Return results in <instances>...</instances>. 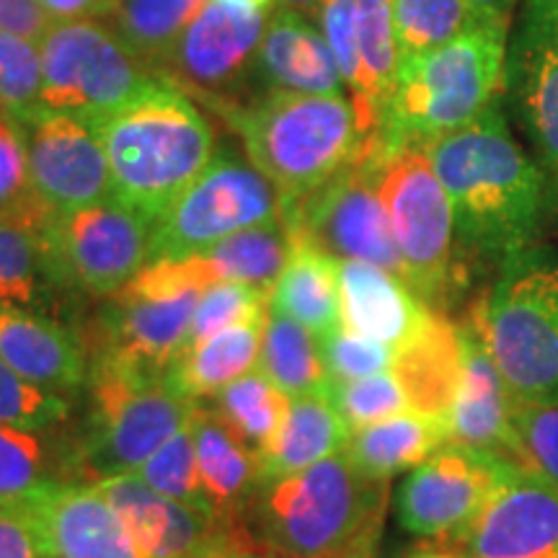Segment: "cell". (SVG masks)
Returning a JSON list of instances; mask_svg holds the SVG:
<instances>
[{
  "label": "cell",
  "instance_id": "cell-11",
  "mask_svg": "<svg viewBox=\"0 0 558 558\" xmlns=\"http://www.w3.org/2000/svg\"><path fill=\"white\" fill-rule=\"evenodd\" d=\"M292 233L339 262H365L393 271L407 282L386 205L378 192V156L347 166L308 197L284 207Z\"/></svg>",
  "mask_w": 558,
  "mask_h": 558
},
{
  "label": "cell",
  "instance_id": "cell-2",
  "mask_svg": "<svg viewBox=\"0 0 558 558\" xmlns=\"http://www.w3.org/2000/svg\"><path fill=\"white\" fill-rule=\"evenodd\" d=\"M388 499L390 481L365 476L341 450L262 484L241 518L262 548L284 558H375Z\"/></svg>",
  "mask_w": 558,
  "mask_h": 558
},
{
  "label": "cell",
  "instance_id": "cell-52",
  "mask_svg": "<svg viewBox=\"0 0 558 558\" xmlns=\"http://www.w3.org/2000/svg\"><path fill=\"white\" fill-rule=\"evenodd\" d=\"M230 558H284V556L271 554V550L262 548V546H251L246 550H239V554H233Z\"/></svg>",
  "mask_w": 558,
  "mask_h": 558
},
{
  "label": "cell",
  "instance_id": "cell-34",
  "mask_svg": "<svg viewBox=\"0 0 558 558\" xmlns=\"http://www.w3.org/2000/svg\"><path fill=\"white\" fill-rule=\"evenodd\" d=\"M259 369L290 399L329 390L331 386L320 360L318 339L298 320L275 308H269L267 316Z\"/></svg>",
  "mask_w": 558,
  "mask_h": 558
},
{
  "label": "cell",
  "instance_id": "cell-15",
  "mask_svg": "<svg viewBox=\"0 0 558 558\" xmlns=\"http://www.w3.org/2000/svg\"><path fill=\"white\" fill-rule=\"evenodd\" d=\"M512 460V458H509ZM507 458L448 442L418 463L396 494V518L416 538L450 543L486 505Z\"/></svg>",
  "mask_w": 558,
  "mask_h": 558
},
{
  "label": "cell",
  "instance_id": "cell-37",
  "mask_svg": "<svg viewBox=\"0 0 558 558\" xmlns=\"http://www.w3.org/2000/svg\"><path fill=\"white\" fill-rule=\"evenodd\" d=\"M476 21L463 0H393V32L401 60L456 39Z\"/></svg>",
  "mask_w": 558,
  "mask_h": 558
},
{
  "label": "cell",
  "instance_id": "cell-29",
  "mask_svg": "<svg viewBox=\"0 0 558 558\" xmlns=\"http://www.w3.org/2000/svg\"><path fill=\"white\" fill-rule=\"evenodd\" d=\"M290 256L271 288L269 308L324 339L339 329V259L290 230Z\"/></svg>",
  "mask_w": 558,
  "mask_h": 558
},
{
  "label": "cell",
  "instance_id": "cell-32",
  "mask_svg": "<svg viewBox=\"0 0 558 558\" xmlns=\"http://www.w3.org/2000/svg\"><path fill=\"white\" fill-rule=\"evenodd\" d=\"M75 442L0 424V501H24L54 484H78ZM83 484V481H81Z\"/></svg>",
  "mask_w": 558,
  "mask_h": 558
},
{
  "label": "cell",
  "instance_id": "cell-4",
  "mask_svg": "<svg viewBox=\"0 0 558 558\" xmlns=\"http://www.w3.org/2000/svg\"><path fill=\"white\" fill-rule=\"evenodd\" d=\"M512 24L514 19H476L456 39L401 60L378 156L403 145L424 148L501 101Z\"/></svg>",
  "mask_w": 558,
  "mask_h": 558
},
{
  "label": "cell",
  "instance_id": "cell-35",
  "mask_svg": "<svg viewBox=\"0 0 558 558\" xmlns=\"http://www.w3.org/2000/svg\"><path fill=\"white\" fill-rule=\"evenodd\" d=\"M292 399L282 393L259 367L233 380L215 396L213 409L256 456L269 448L288 416Z\"/></svg>",
  "mask_w": 558,
  "mask_h": 558
},
{
  "label": "cell",
  "instance_id": "cell-39",
  "mask_svg": "<svg viewBox=\"0 0 558 558\" xmlns=\"http://www.w3.org/2000/svg\"><path fill=\"white\" fill-rule=\"evenodd\" d=\"M271 292L246 282H218L199 295L197 308H194L190 337L184 349H192L202 341L218 337V333L235 329V326L254 324V320L267 318ZM181 349V352H184Z\"/></svg>",
  "mask_w": 558,
  "mask_h": 558
},
{
  "label": "cell",
  "instance_id": "cell-1",
  "mask_svg": "<svg viewBox=\"0 0 558 558\" xmlns=\"http://www.w3.org/2000/svg\"><path fill=\"white\" fill-rule=\"evenodd\" d=\"M424 150L450 197L460 248L499 269L535 246L554 197L538 160L509 130L501 101Z\"/></svg>",
  "mask_w": 558,
  "mask_h": 558
},
{
  "label": "cell",
  "instance_id": "cell-3",
  "mask_svg": "<svg viewBox=\"0 0 558 558\" xmlns=\"http://www.w3.org/2000/svg\"><path fill=\"white\" fill-rule=\"evenodd\" d=\"M88 128L107 153L114 199L150 222L213 163V128L166 75Z\"/></svg>",
  "mask_w": 558,
  "mask_h": 558
},
{
  "label": "cell",
  "instance_id": "cell-24",
  "mask_svg": "<svg viewBox=\"0 0 558 558\" xmlns=\"http://www.w3.org/2000/svg\"><path fill=\"white\" fill-rule=\"evenodd\" d=\"M256 73L271 90L311 96H344V78L329 41L303 13L277 9L264 29Z\"/></svg>",
  "mask_w": 558,
  "mask_h": 558
},
{
  "label": "cell",
  "instance_id": "cell-6",
  "mask_svg": "<svg viewBox=\"0 0 558 558\" xmlns=\"http://www.w3.org/2000/svg\"><path fill=\"white\" fill-rule=\"evenodd\" d=\"M471 320L514 401H558L556 251L530 246L509 256Z\"/></svg>",
  "mask_w": 558,
  "mask_h": 558
},
{
  "label": "cell",
  "instance_id": "cell-5",
  "mask_svg": "<svg viewBox=\"0 0 558 558\" xmlns=\"http://www.w3.org/2000/svg\"><path fill=\"white\" fill-rule=\"evenodd\" d=\"M251 163L282 194L284 207L320 190L354 160L375 156L347 96L269 90L228 117Z\"/></svg>",
  "mask_w": 558,
  "mask_h": 558
},
{
  "label": "cell",
  "instance_id": "cell-53",
  "mask_svg": "<svg viewBox=\"0 0 558 558\" xmlns=\"http://www.w3.org/2000/svg\"><path fill=\"white\" fill-rule=\"evenodd\" d=\"M233 3H246V5H254V9L269 11V5L275 3V0H233Z\"/></svg>",
  "mask_w": 558,
  "mask_h": 558
},
{
  "label": "cell",
  "instance_id": "cell-36",
  "mask_svg": "<svg viewBox=\"0 0 558 558\" xmlns=\"http://www.w3.org/2000/svg\"><path fill=\"white\" fill-rule=\"evenodd\" d=\"M318 29L329 41L333 60L341 70V78L349 88V99L357 111V122L362 135H365L369 150L373 148V120H369V94L365 62H362L360 47V21H357V0H326L318 13Z\"/></svg>",
  "mask_w": 558,
  "mask_h": 558
},
{
  "label": "cell",
  "instance_id": "cell-45",
  "mask_svg": "<svg viewBox=\"0 0 558 558\" xmlns=\"http://www.w3.org/2000/svg\"><path fill=\"white\" fill-rule=\"evenodd\" d=\"M318 349L331 383L360 380L369 378V375L386 373V369L393 367L396 357V349L341 329V326L337 331H331L329 337L318 339Z\"/></svg>",
  "mask_w": 558,
  "mask_h": 558
},
{
  "label": "cell",
  "instance_id": "cell-41",
  "mask_svg": "<svg viewBox=\"0 0 558 558\" xmlns=\"http://www.w3.org/2000/svg\"><path fill=\"white\" fill-rule=\"evenodd\" d=\"M50 218L32 186L24 130L0 114V220L45 226Z\"/></svg>",
  "mask_w": 558,
  "mask_h": 558
},
{
  "label": "cell",
  "instance_id": "cell-47",
  "mask_svg": "<svg viewBox=\"0 0 558 558\" xmlns=\"http://www.w3.org/2000/svg\"><path fill=\"white\" fill-rule=\"evenodd\" d=\"M50 26L52 19L41 9L39 0H0V32L3 34L41 41Z\"/></svg>",
  "mask_w": 558,
  "mask_h": 558
},
{
  "label": "cell",
  "instance_id": "cell-8",
  "mask_svg": "<svg viewBox=\"0 0 558 558\" xmlns=\"http://www.w3.org/2000/svg\"><path fill=\"white\" fill-rule=\"evenodd\" d=\"M378 192L386 205L407 284L424 303L445 305L460 288L456 215L442 181L418 145L378 156Z\"/></svg>",
  "mask_w": 558,
  "mask_h": 558
},
{
  "label": "cell",
  "instance_id": "cell-28",
  "mask_svg": "<svg viewBox=\"0 0 558 558\" xmlns=\"http://www.w3.org/2000/svg\"><path fill=\"white\" fill-rule=\"evenodd\" d=\"M349 437L352 432L333 407L329 390L298 396L292 399L277 437L259 456V486L295 476L320 460L337 456L347 448Z\"/></svg>",
  "mask_w": 558,
  "mask_h": 558
},
{
  "label": "cell",
  "instance_id": "cell-31",
  "mask_svg": "<svg viewBox=\"0 0 558 558\" xmlns=\"http://www.w3.org/2000/svg\"><path fill=\"white\" fill-rule=\"evenodd\" d=\"M448 442L450 432L445 418L403 411V414L352 432L344 450L365 476L390 481L401 471L416 469Z\"/></svg>",
  "mask_w": 558,
  "mask_h": 558
},
{
  "label": "cell",
  "instance_id": "cell-26",
  "mask_svg": "<svg viewBox=\"0 0 558 558\" xmlns=\"http://www.w3.org/2000/svg\"><path fill=\"white\" fill-rule=\"evenodd\" d=\"M70 292L54 264L45 226L0 220V313L26 311L62 320Z\"/></svg>",
  "mask_w": 558,
  "mask_h": 558
},
{
  "label": "cell",
  "instance_id": "cell-22",
  "mask_svg": "<svg viewBox=\"0 0 558 558\" xmlns=\"http://www.w3.org/2000/svg\"><path fill=\"white\" fill-rule=\"evenodd\" d=\"M432 308L393 271L365 262H339L341 329L399 349L422 329Z\"/></svg>",
  "mask_w": 558,
  "mask_h": 558
},
{
  "label": "cell",
  "instance_id": "cell-48",
  "mask_svg": "<svg viewBox=\"0 0 558 558\" xmlns=\"http://www.w3.org/2000/svg\"><path fill=\"white\" fill-rule=\"evenodd\" d=\"M41 9L52 19V24L62 21H104L114 9L117 0H39Z\"/></svg>",
  "mask_w": 558,
  "mask_h": 558
},
{
  "label": "cell",
  "instance_id": "cell-27",
  "mask_svg": "<svg viewBox=\"0 0 558 558\" xmlns=\"http://www.w3.org/2000/svg\"><path fill=\"white\" fill-rule=\"evenodd\" d=\"M190 429L207 505L220 514L241 518L259 486V456L209 407H194Z\"/></svg>",
  "mask_w": 558,
  "mask_h": 558
},
{
  "label": "cell",
  "instance_id": "cell-46",
  "mask_svg": "<svg viewBox=\"0 0 558 558\" xmlns=\"http://www.w3.org/2000/svg\"><path fill=\"white\" fill-rule=\"evenodd\" d=\"M0 558H47L24 501H0Z\"/></svg>",
  "mask_w": 558,
  "mask_h": 558
},
{
  "label": "cell",
  "instance_id": "cell-20",
  "mask_svg": "<svg viewBox=\"0 0 558 558\" xmlns=\"http://www.w3.org/2000/svg\"><path fill=\"white\" fill-rule=\"evenodd\" d=\"M47 558H140L96 484H54L24 499Z\"/></svg>",
  "mask_w": 558,
  "mask_h": 558
},
{
  "label": "cell",
  "instance_id": "cell-40",
  "mask_svg": "<svg viewBox=\"0 0 558 558\" xmlns=\"http://www.w3.org/2000/svg\"><path fill=\"white\" fill-rule=\"evenodd\" d=\"M509 458L558 486V401H514Z\"/></svg>",
  "mask_w": 558,
  "mask_h": 558
},
{
  "label": "cell",
  "instance_id": "cell-25",
  "mask_svg": "<svg viewBox=\"0 0 558 558\" xmlns=\"http://www.w3.org/2000/svg\"><path fill=\"white\" fill-rule=\"evenodd\" d=\"M393 375L401 383L409 411L445 418L463 380V337L460 326L432 308L424 326L396 349Z\"/></svg>",
  "mask_w": 558,
  "mask_h": 558
},
{
  "label": "cell",
  "instance_id": "cell-51",
  "mask_svg": "<svg viewBox=\"0 0 558 558\" xmlns=\"http://www.w3.org/2000/svg\"><path fill=\"white\" fill-rule=\"evenodd\" d=\"M401 558H465V556L450 548H416Z\"/></svg>",
  "mask_w": 558,
  "mask_h": 558
},
{
  "label": "cell",
  "instance_id": "cell-21",
  "mask_svg": "<svg viewBox=\"0 0 558 558\" xmlns=\"http://www.w3.org/2000/svg\"><path fill=\"white\" fill-rule=\"evenodd\" d=\"M0 360L21 378L60 396L86 386L90 375L86 337L41 313H0Z\"/></svg>",
  "mask_w": 558,
  "mask_h": 558
},
{
  "label": "cell",
  "instance_id": "cell-18",
  "mask_svg": "<svg viewBox=\"0 0 558 558\" xmlns=\"http://www.w3.org/2000/svg\"><path fill=\"white\" fill-rule=\"evenodd\" d=\"M199 295V290L177 295H135L120 290L107 298L94 333H83L90 362H109L145 375H166L190 337Z\"/></svg>",
  "mask_w": 558,
  "mask_h": 558
},
{
  "label": "cell",
  "instance_id": "cell-19",
  "mask_svg": "<svg viewBox=\"0 0 558 558\" xmlns=\"http://www.w3.org/2000/svg\"><path fill=\"white\" fill-rule=\"evenodd\" d=\"M32 186L52 215L114 199L109 160L99 135L86 122L41 111L24 130Z\"/></svg>",
  "mask_w": 558,
  "mask_h": 558
},
{
  "label": "cell",
  "instance_id": "cell-43",
  "mask_svg": "<svg viewBox=\"0 0 558 558\" xmlns=\"http://www.w3.org/2000/svg\"><path fill=\"white\" fill-rule=\"evenodd\" d=\"M65 396L34 386L0 360V424L32 432H50L68 422Z\"/></svg>",
  "mask_w": 558,
  "mask_h": 558
},
{
  "label": "cell",
  "instance_id": "cell-17",
  "mask_svg": "<svg viewBox=\"0 0 558 558\" xmlns=\"http://www.w3.org/2000/svg\"><path fill=\"white\" fill-rule=\"evenodd\" d=\"M267 21L264 9L233 0H207L166 60L163 75L209 99L233 94L256 73Z\"/></svg>",
  "mask_w": 558,
  "mask_h": 558
},
{
  "label": "cell",
  "instance_id": "cell-16",
  "mask_svg": "<svg viewBox=\"0 0 558 558\" xmlns=\"http://www.w3.org/2000/svg\"><path fill=\"white\" fill-rule=\"evenodd\" d=\"M450 546L465 558H558V486L507 458L486 505Z\"/></svg>",
  "mask_w": 558,
  "mask_h": 558
},
{
  "label": "cell",
  "instance_id": "cell-23",
  "mask_svg": "<svg viewBox=\"0 0 558 558\" xmlns=\"http://www.w3.org/2000/svg\"><path fill=\"white\" fill-rule=\"evenodd\" d=\"M460 337H463V380L448 414L450 442L509 458L512 393L471 318L460 324Z\"/></svg>",
  "mask_w": 558,
  "mask_h": 558
},
{
  "label": "cell",
  "instance_id": "cell-44",
  "mask_svg": "<svg viewBox=\"0 0 558 558\" xmlns=\"http://www.w3.org/2000/svg\"><path fill=\"white\" fill-rule=\"evenodd\" d=\"M329 393L349 432H357L362 427H369V424L383 422V418L409 411L407 396H403L393 369L360 380L331 383Z\"/></svg>",
  "mask_w": 558,
  "mask_h": 558
},
{
  "label": "cell",
  "instance_id": "cell-7",
  "mask_svg": "<svg viewBox=\"0 0 558 558\" xmlns=\"http://www.w3.org/2000/svg\"><path fill=\"white\" fill-rule=\"evenodd\" d=\"M86 427L75 439L83 484L135 473L181 427L197 403L177 393L166 375L90 362Z\"/></svg>",
  "mask_w": 558,
  "mask_h": 558
},
{
  "label": "cell",
  "instance_id": "cell-10",
  "mask_svg": "<svg viewBox=\"0 0 558 558\" xmlns=\"http://www.w3.org/2000/svg\"><path fill=\"white\" fill-rule=\"evenodd\" d=\"M284 218L282 194L254 163L213 158L202 177L153 222L150 262L186 259L215 243Z\"/></svg>",
  "mask_w": 558,
  "mask_h": 558
},
{
  "label": "cell",
  "instance_id": "cell-12",
  "mask_svg": "<svg viewBox=\"0 0 558 558\" xmlns=\"http://www.w3.org/2000/svg\"><path fill=\"white\" fill-rule=\"evenodd\" d=\"M45 235L70 290L111 298L148 264L153 222L111 199L78 213L52 215L45 222Z\"/></svg>",
  "mask_w": 558,
  "mask_h": 558
},
{
  "label": "cell",
  "instance_id": "cell-33",
  "mask_svg": "<svg viewBox=\"0 0 558 558\" xmlns=\"http://www.w3.org/2000/svg\"><path fill=\"white\" fill-rule=\"evenodd\" d=\"M207 0H117L104 24L150 70H163Z\"/></svg>",
  "mask_w": 558,
  "mask_h": 558
},
{
  "label": "cell",
  "instance_id": "cell-42",
  "mask_svg": "<svg viewBox=\"0 0 558 558\" xmlns=\"http://www.w3.org/2000/svg\"><path fill=\"white\" fill-rule=\"evenodd\" d=\"M135 476L163 497L184 501L192 507H207L205 492H202L197 476V460H194V442L190 424L181 427L163 448H158L135 471Z\"/></svg>",
  "mask_w": 558,
  "mask_h": 558
},
{
  "label": "cell",
  "instance_id": "cell-30",
  "mask_svg": "<svg viewBox=\"0 0 558 558\" xmlns=\"http://www.w3.org/2000/svg\"><path fill=\"white\" fill-rule=\"evenodd\" d=\"M269 316V313H267ZM267 318L235 326L179 352L166 369V380L177 393L194 403L215 399L222 388L259 367Z\"/></svg>",
  "mask_w": 558,
  "mask_h": 558
},
{
  "label": "cell",
  "instance_id": "cell-38",
  "mask_svg": "<svg viewBox=\"0 0 558 558\" xmlns=\"http://www.w3.org/2000/svg\"><path fill=\"white\" fill-rule=\"evenodd\" d=\"M0 114L21 130L41 114L39 41L0 32Z\"/></svg>",
  "mask_w": 558,
  "mask_h": 558
},
{
  "label": "cell",
  "instance_id": "cell-13",
  "mask_svg": "<svg viewBox=\"0 0 558 558\" xmlns=\"http://www.w3.org/2000/svg\"><path fill=\"white\" fill-rule=\"evenodd\" d=\"M120 514L140 558H230L259 546L243 518L169 499L135 473L96 481Z\"/></svg>",
  "mask_w": 558,
  "mask_h": 558
},
{
  "label": "cell",
  "instance_id": "cell-49",
  "mask_svg": "<svg viewBox=\"0 0 558 558\" xmlns=\"http://www.w3.org/2000/svg\"><path fill=\"white\" fill-rule=\"evenodd\" d=\"M476 19H514L520 0H463Z\"/></svg>",
  "mask_w": 558,
  "mask_h": 558
},
{
  "label": "cell",
  "instance_id": "cell-9",
  "mask_svg": "<svg viewBox=\"0 0 558 558\" xmlns=\"http://www.w3.org/2000/svg\"><path fill=\"white\" fill-rule=\"evenodd\" d=\"M41 111L94 124L148 88L160 73L143 65L104 21H62L39 41Z\"/></svg>",
  "mask_w": 558,
  "mask_h": 558
},
{
  "label": "cell",
  "instance_id": "cell-50",
  "mask_svg": "<svg viewBox=\"0 0 558 558\" xmlns=\"http://www.w3.org/2000/svg\"><path fill=\"white\" fill-rule=\"evenodd\" d=\"M326 0H282V5H288V9L303 13L305 19H318L320 9H324Z\"/></svg>",
  "mask_w": 558,
  "mask_h": 558
},
{
  "label": "cell",
  "instance_id": "cell-14",
  "mask_svg": "<svg viewBox=\"0 0 558 558\" xmlns=\"http://www.w3.org/2000/svg\"><path fill=\"white\" fill-rule=\"evenodd\" d=\"M507 96L558 205V0H522L509 37Z\"/></svg>",
  "mask_w": 558,
  "mask_h": 558
}]
</instances>
